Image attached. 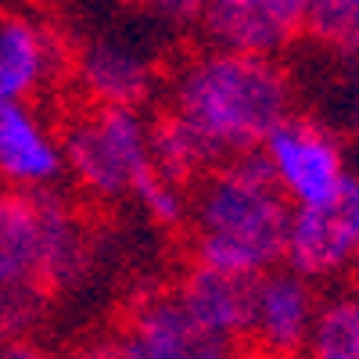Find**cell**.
Masks as SVG:
<instances>
[{
  "label": "cell",
  "mask_w": 359,
  "mask_h": 359,
  "mask_svg": "<svg viewBox=\"0 0 359 359\" xmlns=\"http://www.w3.org/2000/svg\"><path fill=\"white\" fill-rule=\"evenodd\" d=\"M291 111V79L277 57L205 47L176 65L165 104L147 118L155 165L184 187L255 155Z\"/></svg>",
  "instance_id": "obj_1"
},
{
  "label": "cell",
  "mask_w": 359,
  "mask_h": 359,
  "mask_svg": "<svg viewBox=\"0 0 359 359\" xmlns=\"http://www.w3.org/2000/svg\"><path fill=\"white\" fill-rule=\"evenodd\" d=\"M291 212L259 151L223 162L191 187L187 262L241 280L280 269Z\"/></svg>",
  "instance_id": "obj_2"
},
{
  "label": "cell",
  "mask_w": 359,
  "mask_h": 359,
  "mask_svg": "<svg viewBox=\"0 0 359 359\" xmlns=\"http://www.w3.org/2000/svg\"><path fill=\"white\" fill-rule=\"evenodd\" d=\"M97 230L62 191H0V287H36L50 302L86 284Z\"/></svg>",
  "instance_id": "obj_3"
},
{
  "label": "cell",
  "mask_w": 359,
  "mask_h": 359,
  "mask_svg": "<svg viewBox=\"0 0 359 359\" xmlns=\"http://www.w3.org/2000/svg\"><path fill=\"white\" fill-rule=\"evenodd\" d=\"M65 158V180L94 205L130 201L144 172L155 165L147 115L133 108L83 104L54 126Z\"/></svg>",
  "instance_id": "obj_4"
},
{
  "label": "cell",
  "mask_w": 359,
  "mask_h": 359,
  "mask_svg": "<svg viewBox=\"0 0 359 359\" xmlns=\"http://www.w3.org/2000/svg\"><path fill=\"white\" fill-rule=\"evenodd\" d=\"M115 327L126 359H241V348L198 323L169 284H144Z\"/></svg>",
  "instance_id": "obj_5"
},
{
  "label": "cell",
  "mask_w": 359,
  "mask_h": 359,
  "mask_svg": "<svg viewBox=\"0 0 359 359\" xmlns=\"http://www.w3.org/2000/svg\"><path fill=\"white\" fill-rule=\"evenodd\" d=\"M359 255V176H345L331 198L294 208L284 266L302 280H323L352 269Z\"/></svg>",
  "instance_id": "obj_6"
},
{
  "label": "cell",
  "mask_w": 359,
  "mask_h": 359,
  "mask_svg": "<svg viewBox=\"0 0 359 359\" xmlns=\"http://www.w3.org/2000/svg\"><path fill=\"white\" fill-rule=\"evenodd\" d=\"M320 302L309 280L287 266L252 280L248 323L241 338V359H302Z\"/></svg>",
  "instance_id": "obj_7"
},
{
  "label": "cell",
  "mask_w": 359,
  "mask_h": 359,
  "mask_svg": "<svg viewBox=\"0 0 359 359\" xmlns=\"http://www.w3.org/2000/svg\"><path fill=\"white\" fill-rule=\"evenodd\" d=\"M259 155L269 176H273V184L280 187V194L291 201V208H306L331 198L338 184L348 176L338 140L302 115H287L266 137Z\"/></svg>",
  "instance_id": "obj_8"
},
{
  "label": "cell",
  "mask_w": 359,
  "mask_h": 359,
  "mask_svg": "<svg viewBox=\"0 0 359 359\" xmlns=\"http://www.w3.org/2000/svg\"><path fill=\"white\" fill-rule=\"evenodd\" d=\"M309 0H205L198 33L216 50L273 57L306 29Z\"/></svg>",
  "instance_id": "obj_9"
},
{
  "label": "cell",
  "mask_w": 359,
  "mask_h": 359,
  "mask_svg": "<svg viewBox=\"0 0 359 359\" xmlns=\"http://www.w3.org/2000/svg\"><path fill=\"white\" fill-rule=\"evenodd\" d=\"M69 65L83 94V104L144 111V104L162 90L158 62L151 54L137 50V43H126L118 36H101L83 43L69 57Z\"/></svg>",
  "instance_id": "obj_10"
},
{
  "label": "cell",
  "mask_w": 359,
  "mask_h": 359,
  "mask_svg": "<svg viewBox=\"0 0 359 359\" xmlns=\"http://www.w3.org/2000/svg\"><path fill=\"white\" fill-rule=\"evenodd\" d=\"M65 158L57 130L36 104H0V187L4 191H57Z\"/></svg>",
  "instance_id": "obj_11"
},
{
  "label": "cell",
  "mask_w": 359,
  "mask_h": 359,
  "mask_svg": "<svg viewBox=\"0 0 359 359\" xmlns=\"http://www.w3.org/2000/svg\"><path fill=\"white\" fill-rule=\"evenodd\" d=\"M62 65L54 29L33 15H0V104H33Z\"/></svg>",
  "instance_id": "obj_12"
},
{
  "label": "cell",
  "mask_w": 359,
  "mask_h": 359,
  "mask_svg": "<svg viewBox=\"0 0 359 359\" xmlns=\"http://www.w3.org/2000/svg\"><path fill=\"white\" fill-rule=\"evenodd\" d=\"M169 287L198 323H205L212 334H219L241 348L245 323H248V302H252V280L226 277V273H216V269L187 262L180 269V277L169 280Z\"/></svg>",
  "instance_id": "obj_13"
},
{
  "label": "cell",
  "mask_w": 359,
  "mask_h": 359,
  "mask_svg": "<svg viewBox=\"0 0 359 359\" xmlns=\"http://www.w3.org/2000/svg\"><path fill=\"white\" fill-rule=\"evenodd\" d=\"M302 359H359V298L320 306Z\"/></svg>",
  "instance_id": "obj_14"
},
{
  "label": "cell",
  "mask_w": 359,
  "mask_h": 359,
  "mask_svg": "<svg viewBox=\"0 0 359 359\" xmlns=\"http://www.w3.org/2000/svg\"><path fill=\"white\" fill-rule=\"evenodd\" d=\"M130 201L140 205V212L147 216L151 226L169 230V233H184L187 216H191V187L169 180L158 165H151L144 172V180L137 184Z\"/></svg>",
  "instance_id": "obj_15"
},
{
  "label": "cell",
  "mask_w": 359,
  "mask_h": 359,
  "mask_svg": "<svg viewBox=\"0 0 359 359\" xmlns=\"http://www.w3.org/2000/svg\"><path fill=\"white\" fill-rule=\"evenodd\" d=\"M302 33L327 50L359 57V0H309Z\"/></svg>",
  "instance_id": "obj_16"
},
{
  "label": "cell",
  "mask_w": 359,
  "mask_h": 359,
  "mask_svg": "<svg viewBox=\"0 0 359 359\" xmlns=\"http://www.w3.org/2000/svg\"><path fill=\"white\" fill-rule=\"evenodd\" d=\"M144 11V18H151L169 29H198L205 0H133Z\"/></svg>",
  "instance_id": "obj_17"
},
{
  "label": "cell",
  "mask_w": 359,
  "mask_h": 359,
  "mask_svg": "<svg viewBox=\"0 0 359 359\" xmlns=\"http://www.w3.org/2000/svg\"><path fill=\"white\" fill-rule=\"evenodd\" d=\"M62 359H126V345L118 327H104V331H90L83 338H76Z\"/></svg>",
  "instance_id": "obj_18"
},
{
  "label": "cell",
  "mask_w": 359,
  "mask_h": 359,
  "mask_svg": "<svg viewBox=\"0 0 359 359\" xmlns=\"http://www.w3.org/2000/svg\"><path fill=\"white\" fill-rule=\"evenodd\" d=\"M0 359H62V355L50 352L47 345H40L36 338H29V341H11V345H0Z\"/></svg>",
  "instance_id": "obj_19"
},
{
  "label": "cell",
  "mask_w": 359,
  "mask_h": 359,
  "mask_svg": "<svg viewBox=\"0 0 359 359\" xmlns=\"http://www.w3.org/2000/svg\"><path fill=\"white\" fill-rule=\"evenodd\" d=\"M348 123H352V130L359 133V79H355V90H352V104H348Z\"/></svg>",
  "instance_id": "obj_20"
},
{
  "label": "cell",
  "mask_w": 359,
  "mask_h": 359,
  "mask_svg": "<svg viewBox=\"0 0 359 359\" xmlns=\"http://www.w3.org/2000/svg\"><path fill=\"white\" fill-rule=\"evenodd\" d=\"M352 269H359V255H355V262H352Z\"/></svg>",
  "instance_id": "obj_21"
},
{
  "label": "cell",
  "mask_w": 359,
  "mask_h": 359,
  "mask_svg": "<svg viewBox=\"0 0 359 359\" xmlns=\"http://www.w3.org/2000/svg\"><path fill=\"white\" fill-rule=\"evenodd\" d=\"M0 191H4V187H0Z\"/></svg>",
  "instance_id": "obj_22"
}]
</instances>
